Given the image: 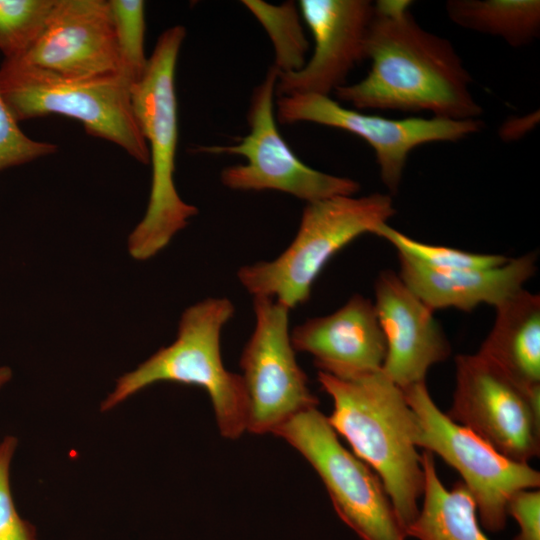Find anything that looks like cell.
<instances>
[{
    "instance_id": "cell-9",
    "label": "cell",
    "mask_w": 540,
    "mask_h": 540,
    "mask_svg": "<svg viewBox=\"0 0 540 540\" xmlns=\"http://www.w3.org/2000/svg\"><path fill=\"white\" fill-rule=\"evenodd\" d=\"M273 433L315 469L336 513L362 540H405V531L379 476L340 443L317 407L295 414Z\"/></svg>"
},
{
    "instance_id": "cell-15",
    "label": "cell",
    "mask_w": 540,
    "mask_h": 540,
    "mask_svg": "<svg viewBox=\"0 0 540 540\" xmlns=\"http://www.w3.org/2000/svg\"><path fill=\"white\" fill-rule=\"evenodd\" d=\"M14 60L74 79L119 73L109 0H58L42 35Z\"/></svg>"
},
{
    "instance_id": "cell-27",
    "label": "cell",
    "mask_w": 540,
    "mask_h": 540,
    "mask_svg": "<svg viewBox=\"0 0 540 540\" xmlns=\"http://www.w3.org/2000/svg\"><path fill=\"white\" fill-rule=\"evenodd\" d=\"M507 514L519 525L514 540H540V492L524 489L514 493L508 501Z\"/></svg>"
},
{
    "instance_id": "cell-12",
    "label": "cell",
    "mask_w": 540,
    "mask_h": 540,
    "mask_svg": "<svg viewBox=\"0 0 540 540\" xmlns=\"http://www.w3.org/2000/svg\"><path fill=\"white\" fill-rule=\"evenodd\" d=\"M253 311L254 330L240 358L248 398L246 430L273 433L295 414L316 407L318 399L296 361L290 309L271 297L255 296Z\"/></svg>"
},
{
    "instance_id": "cell-6",
    "label": "cell",
    "mask_w": 540,
    "mask_h": 540,
    "mask_svg": "<svg viewBox=\"0 0 540 540\" xmlns=\"http://www.w3.org/2000/svg\"><path fill=\"white\" fill-rule=\"evenodd\" d=\"M131 86L120 73L74 79L21 60L0 65V92L18 123L54 114L73 118L91 136L146 165L149 149L134 114Z\"/></svg>"
},
{
    "instance_id": "cell-17",
    "label": "cell",
    "mask_w": 540,
    "mask_h": 540,
    "mask_svg": "<svg viewBox=\"0 0 540 540\" xmlns=\"http://www.w3.org/2000/svg\"><path fill=\"white\" fill-rule=\"evenodd\" d=\"M399 276L434 312L446 308L472 311L481 304L496 307L523 289L537 270V254L526 253L498 267L434 270L398 254Z\"/></svg>"
},
{
    "instance_id": "cell-18",
    "label": "cell",
    "mask_w": 540,
    "mask_h": 540,
    "mask_svg": "<svg viewBox=\"0 0 540 540\" xmlns=\"http://www.w3.org/2000/svg\"><path fill=\"white\" fill-rule=\"evenodd\" d=\"M477 354L525 391L540 387V296L521 289L495 307Z\"/></svg>"
},
{
    "instance_id": "cell-23",
    "label": "cell",
    "mask_w": 540,
    "mask_h": 540,
    "mask_svg": "<svg viewBox=\"0 0 540 540\" xmlns=\"http://www.w3.org/2000/svg\"><path fill=\"white\" fill-rule=\"evenodd\" d=\"M373 235L389 242L398 254L434 270L486 269L498 267L509 260L501 254L474 253L424 243L394 229L388 223L381 224Z\"/></svg>"
},
{
    "instance_id": "cell-3",
    "label": "cell",
    "mask_w": 540,
    "mask_h": 540,
    "mask_svg": "<svg viewBox=\"0 0 540 540\" xmlns=\"http://www.w3.org/2000/svg\"><path fill=\"white\" fill-rule=\"evenodd\" d=\"M185 37V27L167 28L158 37L143 76L131 86L134 114L152 168L147 209L127 242L130 256L138 261L158 254L198 214L197 207L182 200L174 181L178 142L175 71Z\"/></svg>"
},
{
    "instance_id": "cell-29",
    "label": "cell",
    "mask_w": 540,
    "mask_h": 540,
    "mask_svg": "<svg viewBox=\"0 0 540 540\" xmlns=\"http://www.w3.org/2000/svg\"><path fill=\"white\" fill-rule=\"evenodd\" d=\"M13 376L12 369L8 366H0V389L3 388Z\"/></svg>"
},
{
    "instance_id": "cell-4",
    "label": "cell",
    "mask_w": 540,
    "mask_h": 540,
    "mask_svg": "<svg viewBox=\"0 0 540 540\" xmlns=\"http://www.w3.org/2000/svg\"><path fill=\"white\" fill-rule=\"evenodd\" d=\"M234 312L225 297H209L186 308L175 341L120 376L100 411L113 409L155 383L195 385L208 393L221 434L239 438L247 425V393L241 375L225 368L220 351L222 329Z\"/></svg>"
},
{
    "instance_id": "cell-1",
    "label": "cell",
    "mask_w": 540,
    "mask_h": 540,
    "mask_svg": "<svg viewBox=\"0 0 540 540\" xmlns=\"http://www.w3.org/2000/svg\"><path fill=\"white\" fill-rule=\"evenodd\" d=\"M410 0H378L365 42L371 61L359 82L335 91L356 110L429 112L452 120L480 119L483 108L470 90L472 77L445 37L425 30Z\"/></svg>"
},
{
    "instance_id": "cell-26",
    "label": "cell",
    "mask_w": 540,
    "mask_h": 540,
    "mask_svg": "<svg viewBox=\"0 0 540 540\" xmlns=\"http://www.w3.org/2000/svg\"><path fill=\"white\" fill-rule=\"evenodd\" d=\"M17 446L12 435L0 441V540H37L35 527L19 515L11 491L10 467Z\"/></svg>"
},
{
    "instance_id": "cell-19",
    "label": "cell",
    "mask_w": 540,
    "mask_h": 540,
    "mask_svg": "<svg viewBox=\"0 0 540 540\" xmlns=\"http://www.w3.org/2000/svg\"><path fill=\"white\" fill-rule=\"evenodd\" d=\"M424 501L406 537L417 540H489L480 527L475 500L462 481L448 490L436 471L434 455H421Z\"/></svg>"
},
{
    "instance_id": "cell-20",
    "label": "cell",
    "mask_w": 540,
    "mask_h": 540,
    "mask_svg": "<svg viewBox=\"0 0 540 540\" xmlns=\"http://www.w3.org/2000/svg\"><path fill=\"white\" fill-rule=\"evenodd\" d=\"M445 11L459 27L498 37L513 48L540 36L539 0H448Z\"/></svg>"
},
{
    "instance_id": "cell-22",
    "label": "cell",
    "mask_w": 540,
    "mask_h": 540,
    "mask_svg": "<svg viewBox=\"0 0 540 540\" xmlns=\"http://www.w3.org/2000/svg\"><path fill=\"white\" fill-rule=\"evenodd\" d=\"M58 0H0V52L22 58L44 32Z\"/></svg>"
},
{
    "instance_id": "cell-16",
    "label": "cell",
    "mask_w": 540,
    "mask_h": 540,
    "mask_svg": "<svg viewBox=\"0 0 540 540\" xmlns=\"http://www.w3.org/2000/svg\"><path fill=\"white\" fill-rule=\"evenodd\" d=\"M290 336L295 352L311 354L320 372L341 379L382 369L386 356L373 301L361 294L331 314L307 319Z\"/></svg>"
},
{
    "instance_id": "cell-10",
    "label": "cell",
    "mask_w": 540,
    "mask_h": 540,
    "mask_svg": "<svg viewBox=\"0 0 540 540\" xmlns=\"http://www.w3.org/2000/svg\"><path fill=\"white\" fill-rule=\"evenodd\" d=\"M446 415L515 462L528 464L539 455L540 387L523 390L477 353L456 356Z\"/></svg>"
},
{
    "instance_id": "cell-7",
    "label": "cell",
    "mask_w": 540,
    "mask_h": 540,
    "mask_svg": "<svg viewBox=\"0 0 540 540\" xmlns=\"http://www.w3.org/2000/svg\"><path fill=\"white\" fill-rule=\"evenodd\" d=\"M278 76L279 71L274 66L270 67L254 89L247 114V135L236 144L200 146L196 151L245 158V163L231 165L221 171V183L231 190L279 191L306 203L339 195H355L360 190L356 180L308 166L281 136L274 109Z\"/></svg>"
},
{
    "instance_id": "cell-24",
    "label": "cell",
    "mask_w": 540,
    "mask_h": 540,
    "mask_svg": "<svg viewBox=\"0 0 540 540\" xmlns=\"http://www.w3.org/2000/svg\"><path fill=\"white\" fill-rule=\"evenodd\" d=\"M119 73L132 85L143 76L148 58L145 55V2L142 0H109Z\"/></svg>"
},
{
    "instance_id": "cell-5",
    "label": "cell",
    "mask_w": 540,
    "mask_h": 540,
    "mask_svg": "<svg viewBox=\"0 0 540 540\" xmlns=\"http://www.w3.org/2000/svg\"><path fill=\"white\" fill-rule=\"evenodd\" d=\"M396 214L390 194L339 195L306 203L295 237L271 261L240 267L237 278L253 297H271L290 310L306 303L326 264L344 247Z\"/></svg>"
},
{
    "instance_id": "cell-28",
    "label": "cell",
    "mask_w": 540,
    "mask_h": 540,
    "mask_svg": "<svg viewBox=\"0 0 540 540\" xmlns=\"http://www.w3.org/2000/svg\"><path fill=\"white\" fill-rule=\"evenodd\" d=\"M539 110L521 116L506 119L498 130V135L504 142H513L523 138L539 123Z\"/></svg>"
},
{
    "instance_id": "cell-14",
    "label": "cell",
    "mask_w": 540,
    "mask_h": 540,
    "mask_svg": "<svg viewBox=\"0 0 540 540\" xmlns=\"http://www.w3.org/2000/svg\"><path fill=\"white\" fill-rule=\"evenodd\" d=\"M374 296L386 342L382 371L401 389L425 381L429 368L451 354L434 312L390 269L376 277Z\"/></svg>"
},
{
    "instance_id": "cell-21",
    "label": "cell",
    "mask_w": 540,
    "mask_h": 540,
    "mask_svg": "<svg viewBox=\"0 0 540 540\" xmlns=\"http://www.w3.org/2000/svg\"><path fill=\"white\" fill-rule=\"evenodd\" d=\"M242 3L263 26L273 44V66L280 74L299 71L307 62L309 42L298 4L294 1L271 4L263 0H244Z\"/></svg>"
},
{
    "instance_id": "cell-11",
    "label": "cell",
    "mask_w": 540,
    "mask_h": 540,
    "mask_svg": "<svg viewBox=\"0 0 540 540\" xmlns=\"http://www.w3.org/2000/svg\"><path fill=\"white\" fill-rule=\"evenodd\" d=\"M275 116L280 124L315 123L352 133L373 149L380 178L389 194L400 188L408 157L416 147L432 142H456L484 127L481 119L439 117L389 119L342 106L330 96L292 94L278 97Z\"/></svg>"
},
{
    "instance_id": "cell-25",
    "label": "cell",
    "mask_w": 540,
    "mask_h": 540,
    "mask_svg": "<svg viewBox=\"0 0 540 540\" xmlns=\"http://www.w3.org/2000/svg\"><path fill=\"white\" fill-rule=\"evenodd\" d=\"M55 144L28 137L19 127L0 92V172L54 154Z\"/></svg>"
},
{
    "instance_id": "cell-13",
    "label": "cell",
    "mask_w": 540,
    "mask_h": 540,
    "mask_svg": "<svg viewBox=\"0 0 540 540\" xmlns=\"http://www.w3.org/2000/svg\"><path fill=\"white\" fill-rule=\"evenodd\" d=\"M298 7L312 33L314 50L299 71L279 73L276 95L330 96L347 84L349 73L366 59L365 42L374 2L300 0Z\"/></svg>"
},
{
    "instance_id": "cell-2",
    "label": "cell",
    "mask_w": 540,
    "mask_h": 540,
    "mask_svg": "<svg viewBox=\"0 0 540 540\" xmlns=\"http://www.w3.org/2000/svg\"><path fill=\"white\" fill-rule=\"evenodd\" d=\"M318 381L333 401L328 422L377 472L405 531L419 512L424 472L403 390L382 369L350 379L318 371Z\"/></svg>"
},
{
    "instance_id": "cell-8",
    "label": "cell",
    "mask_w": 540,
    "mask_h": 540,
    "mask_svg": "<svg viewBox=\"0 0 540 540\" xmlns=\"http://www.w3.org/2000/svg\"><path fill=\"white\" fill-rule=\"evenodd\" d=\"M402 390L416 419L415 445L438 454L459 472L485 529L503 530L509 499L519 490L539 487L540 473L503 456L471 430L452 421L434 403L425 381Z\"/></svg>"
}]
</instances>
